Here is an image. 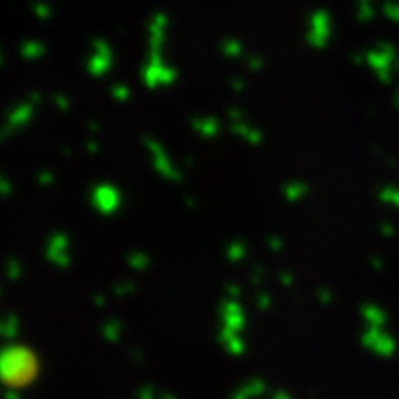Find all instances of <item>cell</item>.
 Masks as SVG:
<instances>
[{"mask_svg": "<svg viewBox=\"0 0 399 399\" xmlns=\"http://www.w3.org/2000/svg\"><path fill=\"white\" fill-rule=\"evenodd\" d=\"M35 369H37V363H35L33 355L25 348H15L12 353L4 355L2 357V377L6 383H12V385H25L33 379Z\"/></svg>", "mask_w": 399, "mask_h": 399, "instance_id": "1", "label": "cell"}, {"mask_svg": "<svg viewBox=\"0 0 399 399\" xmlns=\"http://www.w3.org/2000/svg\"><path fill=\"white\" fill-rule=\"evenodd\" d=\"M312 25L318 29V35L314 37L312 45H316V47H322V45H326V41H328V37H330V29H332L328 12H322V10H318V12L312 17Z\"/></svg>", "mask_w": 399, "mask_h": 399, "instance_id": "2", "label": "cell"}]
</instances>
